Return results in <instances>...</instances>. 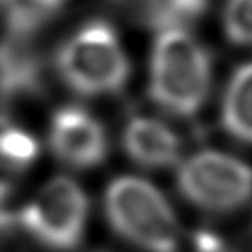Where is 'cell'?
<instances>
[{
  "label": "cell",
  "instance_id": "1",
  "mask_svg": "<svg viewBox=\"0 0 252 252\" xmlns=\"http://www.w3.org/2000/svg\"><path fill=\"white\" fill-rule=\"evenodd\" d=\"M212 83L208 50L188 30H162L153 44L149 94L164 111L193 116L203 109Z\"/></svg>",
  "mask_w": 252,
  "mask_h": 252
},
{
  "label": "cell",
  "instance_id": "2",
  "mask_svg": "<svg viewBox=\"0 0 252 252\" xmlns=\"http://www.w3.org/2000/svg\"><path fill=\"white\" fill-rule=\"evenodd\" d=\"M109 224L146 252H177L181 228L168 199L140 177H118L105 189Z\"/></svg>",
  "mask_w": 252,
  "mask_h": 252
},
{
  "label": "cell",
  "instance_id": "3",
  "mask_svg": "<svg viewBox=\"0 0 252 252\" xmlns=\"http://www.w3.org/2000/svg\"><path fill=\"white\" fill-rule=\"evenodd\" d=\"M59 76L81 96H109L126 87L129 59L111 24L101 19L85 22L56 56Z\"/></svg>",
  "mask_w": 252,
  "mask_h": 252
},
{
  "label": "cell",
  "instance_id": "4",
  "mask_svg": "<svg viewBox=\"0 0 252 252\" xmlns=\"http://www.w3.org/2000/svg\"><path fill=\"white\" fill-rule=\"evenodd\" d=\"M17 217L19 226L42 247L59 252L72 251L83 239L89 199L76 181L57 175L22 206Z\"/></svg>",
  "mask_w": 252,
  "mask_h": 252
},
{
  "label": "cell",
  "instance_id": "5",
  "mask_svg": "<svg viewBox=\"0 0 252 252\" xmlns=\"http://www.w3.org/2000/svg\"><path fill=\"white\" fill-rule=\"evenodd\" d=\"M177 186L197 208L228 214L252 199V168L228 153L201 151L181 164Z\"/></svg>",
  "mask_w": 252,
  "mask_h": 252
},
{
  "label": "cell",
  "instance_id": "6",
  "mask_svg": "<svg viewBox=\"0 0 252 252\" xmlns=\"http://www.w3.org/2000/svg\"><path fill=\"white\" fill-rule=\"evenodd\" d=\"M48 142L59 160L76 169H91L105 160L109 144L101 122L77 105L59 107L50 122Z\"/></svg>",
  "mask_w": 252,
  "mask_h": 252
},
{
  "label": "cell",
  "instance_id": "7",
  "mask_svg": "<svg viewBox=\"0 0 252 252\" xmlns=\"http://www.w3.org/2000/svg\"><path fill=\"white\" fill-rule=\"evenodd\" d=\"M124 149L142 168L164 169L173 166L181 155V140L164 122L149 116H133L124 127Z\"/></svg>",
  "mask_w": 252,
  "mask_h": 252
},
{
  "label": "cell",
  "instance_id": "8",
  "mask_svg": "<svg viewBox=\"0 0 252 252\" xmlns=\"http://www.w3.org/2000/svg\"><path fill=\"white\" fill-rule=\"evenodd\" d=\"M44 91V64L24 39L0 42V99L7 103Z\"/></svg>",
  "mask_w": 252,
  "mask_h": 252
},
{
  "label": "cell",
  "instance_id": "9",
  "mask_svg": "<svg viewBox=\"0 0 252 252\" xmlns=\"http://www.w3.org/2000/svg\"><path fill=\"white\" fill-rule=\"evenodd\" d=\"M70 0H0L7 37L28 41L63 13Z\"/></svg>",
  "mask_w": 252,
  "mask_h": 252
},
{
  "label": "cell",
  "instance_id": "10",
  "mask_svg": "<svg viewBox=\"0 0 252 252\" xmlns=\"http://www.w3.org/2000/svg\"><path fill=\"white\" fill-rule=\"evenodd\" d=\"M221 120L230 136L252 144V63L239 66L228 79Z\"/></svg>",
  "mask_w": 252,
  "mask_h": 252
},
{
  "label": "cell",
  "instance_id": "11",
  "mask_svg": "<svg viewBox=\"0 0 252 252\" xmlns=\"http://www.w3.org/2000/svg\"><path fill=\"white\" fill-rule=\"evenodd\" d=\"M39 151L33 134L0 116V184H13L15 177L33 166Z\"/></svg>",
  "mask_w": 252,
  "mask_h": 252
},
{
  "label": "cell",
  "instance_id": "12",
  "mask_svg": "<svg viewBox=\"0 0 252 252\" xmlns=\"http://www.w3.org/2000/svg\"><path fill=\"white\" fill-rule=\"evenodd\" d=\"M210 7V0H153L144 24L149 28L188 30L203 19Z\"/></svg>",
  "mask_w": 252,
  "mask_h": 252
},
{
  "label": "cell",
  "instance_id": "13",
  "mask_svg": "<svg viewBox=\"0 0 252 252\" xmlns=\"http://www.w3.org/2000/svg\"><path fill=\"white\" fill-rule=\"evenodd\" d=\"M223 28L232 44L252 46V0H226Z\"/></svg>",
  "mask_w": 252,
  "mask_h": 252
},
{
  "label": "cell",
  "instance_id": "14",
  "mask_svg": "<svg viewBox=\"0 0 252 252\" xmlns=\"http://www.w3.org/2000/svg\"><path fill=\"white\" fill-rule=\"evenodd\" d=\"M111 2L114 6L122 7L131 15H134L140 22L144 21V17L147 15L149 7L153 4V0H111Z\"/></svg>",
  "mask_w": 252,
  "mask_h": 252
}]
</instances>
